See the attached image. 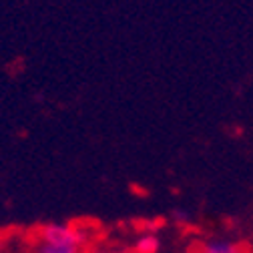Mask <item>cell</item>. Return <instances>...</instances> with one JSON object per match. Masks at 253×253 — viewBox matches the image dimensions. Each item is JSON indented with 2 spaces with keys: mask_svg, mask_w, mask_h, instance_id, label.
Wrapping results in <instances>:
<instances>
[{
  "mask_svg": "<svg viewBox=\"0 0 253 253\" xmlns=\"http://www.w3.org/2000/svg\"><path fill=\"white\" fill-rule=\"evenodd\" d=\"M86 235L79 225L46 223L37 229L30 243L33 253H83Z\"/></svg>",
  "mask_w": 253,
  "mask_h": 253,
  "instance_id": "6da1fadb",
  "label": "cell"
},
{
  "mask_svg": "<svg viewBox=\"0 0 253 253\" xmlns=\"http://www.w3.org/2000/svg\"><path fill=\"white\" fill-rule=\"evenodd\" d=\"M195 253H247V249L239 241H231L223 237H209L197 245Z\"/></svg>",
  "mask_w": 253,
  "mask_h": 253,
  "instance_id": "7a4b0ae2",
  "label": "cell"
},
{
  "mask_svg": "<svg viewBox=\"0 0 253 253\" xmlns=\"http://www.w3.org/2000/svg\"><path fill=\"white\" fill-rule=\"evenodd\" d=\"M131 249L135 253H159L161 251V235L155 229H145L135 237Z\"/></svg>",
  "mask_w": 253,
  "mask_h": 253,
  "instance_id": "3957f363",
  "label": "cell"
},
{
  "mask_svg": "<svg viewBox=\"0 0 253 253\" xmlns=\"http://www.w3.org/2000/svg\"><path fill=\"white\" fill-rule=\"evenodd\" d=\"M92 253H135L133 249H101V251H92Z\"/></svg>",
  "mask_w": 253,
  "mask_h": 253,
  "instance_id": "277c9868",
  "label": "cell"
},
{
  "mask_svg": "<svg viewBox=\"0 0 253 253\" xmlns=\"http://www.w3.org/2000/svg\"><path fill=\"white\" fill-rule=\"evenodd\" d=\"M0 253H2V251H0Z\"/></svg>",
  "mask_w": 253,
  "mask_h": 253,
  "instance_id": "5b68a950",
  "label": "cell"
}]
</instances>
